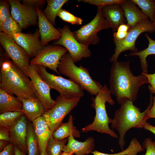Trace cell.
I'll use <instances>...</instances> for the list:
<instances>
[{"instance_id":"26","label":"cell","mask_w":155,"mask_h":155,"mask_svg":"<svg viewBox=\"0 0 155 155\" xmlns=\"http://www.w3.org/2000/svg\"><path fill=\"white\" fill-rule=\"evenodd\" d=\"M68 0H47V5L43 13L49 21L54 26L56 25L55 20L59 10Z\"/></svg>"},{"instance_id":"33","label":"cell","mask_w":155,"mask_h":155,"mask_svg":"<svg viewBox=\"0 0 155 155\" xmlns=\"http://www.w3.org/2000/svg\"><path fill=\"white\" fill-rule=\"evenodd\" d=\"M57 16L63 21L72 25H80L82 23L83 20L81 18L75 16L64 9L61 8L59 10Z\"/></svg>"},{"instance_id":"45","label":"cell","mask_w":155,"mask_h":155,"mask_svg":"<svg viewBox=\"0 0 155 155\" xmlns=\"http://www.w3.org/2000/svg\"><path fill=\"white\" fill-rule=\"evenodd\" d=\"M14 155H26V153L22 151L18 147L14 146Z\"/></svg>"},{"instance_id":"18","label":"cell","mask_w":155,"mask_h":155,"mask_svg":"<svg viewBox=\"0 0 155 155\" xmlns=\"http://www.w3.org/2000/svg\"><path fill=\"white\" fill-rule=\"evenodd\" d=\"M101 13L114 33L117 32L119 26L126 23L127 20L124 11L119 4H114L101 7Z\"/></svg>"},{"instance_id":"14","label":"cell","mask_w":155,"mask_h":155,"mask_svg":"<svg viewBox=\"0 0 155 155\" xmlns=\"http://www.w3.org/2000/svg\"><path fill=\"white\" fill-rule=\"evenodd\" d=\"M27 73L35 90L37 97L42 103L46 111L52 108L55 101L51 96V88L40 76L36 65H30Z\"/></svg>"},{"instance_id":"25","label":"cell","mask_w":155,"mask_h":155,"mask_svg":"<svg viewBox=\"0 0 155 155\" xmlns=\"http://www.w3.org/2000/svg\"><path fill=\"white\" fill-rule=\"evenodd\" d=\"M145 36L148 41V47L136 53L131 52L129 55L138 56L141 62L142 72L148 73V64L146 59L148 56L155 55V40L151 38L147 34H145Z\"/></svg>"},{"instance_id":"9","label":"cell","mask_w":155,"mask_h":155,"mask_svg":"<svg viewBox=\"0 0 155 155\" xmlns=\"http://www.w3.org/2000/svg\"><path fill=\"white\" fill-rule=\"evenodd\" d=\"M80 99H67L61 95L57 96L53 107L42 116L52 131L53 132L61 125L65 116L77 106Z\"/></svg>"},{"instance_id":"10","label":"cell","mask_w":155,"mask_h":155,"mask_svg":"<svg viewBox=\"0 0 155 155\" xmlns=\"http://www.w3.org/2000/svg\"><path fill=\"white\" fill-rule=\"evenodd\" d=\"M58 29L61 33V37L53 42V44L65 48L75 63L83 58H87L90 56L91 52L89 46L82 44L77 40L69 26L65 25L62 28Z\"/></svg>"},{"instance_id":"15","label":"cell","mask_w":155,"mask_h":155,"mask_svg":"<svg viewBox=\"0 0 155 155\" xmlns=\"http://www.w3.org/2000/svg\"><path fill=\"white\" fill-rule=\"evenodd\" d=\"M16 43L23 48L30 57H34L44 47L42 45L39 30L34 33H17L13 36Z\"/></svg>"},{"instance_id":"27","label":"cell","mask_w":155,"mask_h":155,"mask_svg":"<svg viewBox=\"0 0 155 155\" xmlns=\"http://www.w3.org/2000/svg\"><path fill=\"white\" fill-rule=\"evenodd\" d=\"M144 151V148L140 142L136 138H134L131 140L127 148L120 152L107 154L95 150L92 151L91 153L93 155H137L138 153Z\"/></svg>"},{"instance_id":"11","label":"cell","mask_w":155,"mask_h":155,"mask_svg":"<svg viewBox=\"0 0 155 155\" xmlns=\"http://www.w3.org/2000/svg\"><path fill=\"white\" fill-rule=\"evenodd\" d=\"M0 43L8 57L28 76L30 57L26 52L16 43L12 36L2 32H0Z\"/></svg>"},{"instance_id":"28","label":"cell","mask_w":155,"mask_h":155,"mask_svg":"<svg viewBox=\"0 0 155 155\" xmlns=\"http://www.w3.org/2000/svg\"><path fill=\"white\" fill-rule=\"evenodd\" d=\"M26 142L28 155H40L38 142L32 123H28Z\"/></svg>"},{"instance_id":"24","label":"cell","mask_w":155,"mask_h":155,"mask_svg":"<svg viewBox=\"0 0 155 155\" xmlns=\"http://www.w3.org/2000/svg\"><path fill=\"white\" fill-rule=\"evenodd\" d=\"M71 135L75 138L80 137V131L74 126L73 117L72 115L69 116L68 121L62 123L53 133L52 136L55 139L61 140L67 138Z\"/></svg>"},{"instance_id":"22","label":"cell","mask_w":155,"mask_h":155,"mask_svg":"<svg viewBox=\"0 0 155 155\" xmlns=\"http://www.w3.org/2000/svg\"><path fill=\"white\" fill-rule=\"evenodd\" d=\"M20 99L23 104L22 112L32 122L42 116L46 111L44 107L37 97Z\"/></svg>"},{"instance_id":"37","label":"cell","mask_w":155,"mask_h":155,"mask_svg":"<svg viewBox=\"0 0 155 155\" xmlns=\"http://www.w3.org/2000/svg\"><path fill=\"white\" fill-rule=\"evenodd\" d=\"M141 74L145 75L147 78L148 84H150L148 87L150 94H155V73L149 74L142 72Z\"/></svg>"},{"instance_id":"31","label":"cell","mask_w":155,"mask_h":155,"mask_svg":"<svg viewBox=\"0 0 155 155\" xmlns=\"http://www.w3.org/2000/svg\"><path fill=\"white\" fill-rule=\"evenodd\" d=\"M22 29L14 19L11 16L0 25V32L9 35L13 36L22 32Z\"/></svg>"},{"instance_id":"48","label":"cell","mask_w":155,"mask_h":155,"mask_svg":"<svg viewBox=\"0 0 155 155\" xmlns=\"http://www.w3.org/2000/svg\"><path fill=\"white\" fill-rule=\"evenodd\" d=\"M152 23L154 26L155 27V11L154 14L153 19V21L152 22Z\"/></svg>"},{"instance_id":"44","label":"cell","mask_w":155,"mask_h":155,"mask_svg":"<svg viewBox=\"0 0 155 155\" xmlns=\"http://www.w3.org/2000/svg\"><path fill=\"white\" fill-rule=\"evenodd\" d=\"M130 29V28L127 24L124 23L120 25L119 26L117 31L128 32Z\"/></svg>"},{"instance_id":"21","label":"cell","mask_w":155,"mask_h":155,"mask_svg":"<svg viewBox=\"0 0 155 155\" xmlns=\"http://www.w3.org/2000/svg\"><path fill=\"white\" fill-rule=\"evenodd\" d=\"M121 5L130 29L149 19L131 0H124Z\"/></svg>"},{"instance_id":"7","label":"cell","mask_w":155,"mask_h":155,"mask_svg":"<svg viewBox=\"0 0 155 155\" xmlns=\"http://www.w3.org/2000/svg\"><path fill=\"white\" fill-rule=\"evenodd\" d=\"M154 32L155 27L149 19L130 29L123 39L113 40L115 48L114 53L110 59V61L112 63L117 61L120 54L125 51L130 50L134 53L138 52L135 46V42L139 36L144 32L152 33Z\"/></svg>"},{"instance_id":"6","label":"cell","mask_w":155,"mask_h":155,"mask_svg":"<svg viewBox=\"0 0 155 155\" xmlns=\"http://www.w3.org/2000/svg\"><path fill=\"white\" fill-rule=\"evenodd\" d=\"M38 73L51 89L56 90L60 95L67 99L80 98L84 96L83 88L79 84L69 79L49 72L46 67L36 65Z\"/></svg>"},{"instance_id":"29","label":"cell","mask_w":155,"mask_h":155,"mask_svg":"<svg viewBox=\"0 0 155 155\" xmlns=\"http://www.w3.org/2000/svg\"><path fill=\"white\" fill-rule=\"evenodd\" d=\"M23 114L22 111L7 112L0 113V127L10 130Z\"/></svg>"},{"instance_id":"39","label":"cell","mask_w":155,"mask_h":155,"mask_svg":"<svg viewBox=\"0 0 155 155\" xmlns=\"http://www.w3.org/2000/svg\"><path fill=\"white\" fill-rule=\"evenodd\" d=\"M14 145L10 142L0 151V155H14Z\"/></svg>"},{"instance_id":"8","label":"cell","mask_w":155,"mask_h":155,"mask_svg":"<svg viewBox=\"0 0 155 155\" xmlns=\"http://www.w3.org/2000/svg\"><path fill=\"white\" fill-rule=\"evenodd\" d=\"M109 28L110 25L102 15L101 7H98L96 14L94 19L72 32L74 37L80 43L89 46L98 43L100 38L97 34L98 32Z\"/></svg>"},{"instance_id":"4","label":"cell","mask_w":155,"mask_h":155,"mask_svg":"<svg viewBox=\"0 0 155 155\" xmlns=\"http://www.w3.org/2000/svg\"><path fill=\"white\" fill-rule=\"evenodd\" d=\"M109 89L105 84L95 97L92 98L91 106L95 109V115L93 122L82 128L81 132L85 133L94 131L119 138V136L109 127L112 119L108 117L106 109V102L112 106L115 104Z\"/></svg>"},{"instance_id":"35","label":"cell","mask_w":155,"mask_h":155,"mask_svg":"<svg viewBox=\"0 0 155 155\" xmlns=\"http://www.w3.org/2000/svg\"><path fill=\"white\" fill-rule=\"evenodd\" d=\"M124 0H81L78 2H82L84 3L96 6L98 7H102L104 6L114 4H121Z\"/></svg>"},{"instance_id":"38","label":"cell","mask_w":155,"mask_h":155,"mask_svg":"<svg viewBox=\"0 0 155 155\" xmlns=\"http://www.w3.org/2000/svg\"><path fill=\"white\" fill-rule=\"evenodd\" d=\"M22 3L30 5L35 7L38 8L43 5L46 3V1L44 0H23Z\"/></svg>"},{"instance_id":"20","label":"cell","mask_w":155,"mask_h":155,"mask_svg":"<svg viewBox=\"0 0 155 155\" xmlns=\"http://www.w3.org/2000/svg\"><path fill=\"white\" fill-rule=\"evenodd\" d=\"M32 124L38 142L40 154L44 153L48 141L53 132L42 116L36 119Z\"/></svg>"},{"instance_id":"47","label":"cell","mask_w":155,"mask_h":155,"mask_svg":"<svg viewBox=\"0 0 155 155\" xmlns=\"http://www.w3.org/2000/svg\"><path fill=\"white\" fill-rule=\"evenodd\" d=\"M73 152L70 153H67L64 152H62L61 155H73Z\"/></svg>"},{"instance_id":"49","label":"cell","mask_w":155,"mask_h":155,"mask_svg":"<svg viewBox=\"0 0 155 155\" xmlns=\"http://www.w3.org/2000/svg\"><path fill=\"white\" fill-rule=\"evenodd\" d=\"M40 155H48L46 152L44 154H40Z\"/></svg>"},{"instance_id":"40","label":"cell","mask_w":155,"mask_h":155,"mask_svg":"<svg viewBox=\"0 0 155 155\" xmlns=\"http://www.w3.org/2000/svg\"><path fill=\"white\" fill-rule=\"evenodd\" d=\"M0 140L10 142L9 130L4 127H0Z\"/></svg>"},{"instance_id":"43","label":"cell","mask_w":155,"mask_h":155,"mask_svg":"<svg viewBox=\"0 0 155 155\" xmlns=\"http://www.w3.org/2000/svg\"><path fill=\"white\" fill-rule=\"evenodd\" d=\"M144 128L146 130L150 131L155 135V126L151 125L147 121L145 123Z\"/></svg>"},{"instance_id":"34","label":"cell","mask_w":155,"mask_h":155,"mask_svg":"<svg viewBox=\"0 0 155 155\" xmlns=\"http://www.w3.org/2000/svg\"><path fill=\"white\" fill-rule=\"evenodd\" d=\"M11 6L8 0L0 2V25L11 16Z\"/></svg>"},{"instance_id":"1","label":"cell","mask_w":155,"mask_h":155,"mask_svg":"<svg viewBox=\"0 0 155 155\" xmlns=\"http://www.w3.org/2000/svg\"><path fill=\"white\" fill-rule=\"evenodd\" d=\"M112 63L109 80L111 94L120 104L126 100L133 102L137 98L140 86L148 84L147 77L141 74L134 75L131 70L129 61Z\"/></svg>"},{"instance_id":"3","label":"cell","mask_w":155,"mask_h":155,"mask_svg":"<svg viewBox=\"0 0 155 155\" xmlns=\"http://www.w3.org/2000/svg\"><path fill=\"white\" fill-rule=\"evenodd\" d=\"M150 94V102L143 112L135 106L133 102L126 100L121 103L116 110L111 123V127L116 130L119 134L118 144L122 150L125 144V137L127 131L133 128L143 129L148 120L147 113L153 103L152 94Z\"/></svg>"},{"instance_id":"17","label":"cell","mask_w":155,"mask_h":155,"mask_svg":"<svg viewBox=\"0 0 155 155\" xmlns=\"http://www.w3.org/2000/svg\"><path fill=\"white\" fill-rule=\"evenodd\" d=\"M26 117L24 114L22 115L9 130V133L10 142L23 152L28 154L26 139L28 123Z\"/></svg>"},{"instance_id":"2","label":"cell","mask_w":155,"mask_h":155,"mask_svg":"<svg viewBox=\"0 0 155 155\" xmlns=\"http://www.w3.org/2000/svg\"><path fill=\"white\" fill-rule=\"evenodd\" d=\"M0 67V88L20 99L37 97L28 76L11 60L2 57Z\"/></svg>"},{"instance_id":"5","label":"cell","mask_w":155,"mask_h":155,"mask_svg":"<svg viewBox=\"0 0 155 155\" xmlns=\"http://www.w3.org/2000/svg\"><path fill=\"white\" fill-rule=\"evenodd\" d=\"M58 69L59 73L80 85L92 95L96 96L102 88L103 86L92 78L86 68L75 64L69 53L65 54L61 59Z\"/></svg>"},{"instance_id":"16","label":"cell","mask_w":155,"mask_h":155,"mask_svg":"<svg viewBox=\"0 0 155 155\" xmlns=\"http://www.w3.org/2000/svg\"><path fill=\"white\" fill-rule=\"evenodd\" d=\"M38 18L39 30L42 45L44 46L49 42L59 39L61 34L47 19L41 10L36 7Z\"/></svg>"},{"instance_id":"19","label":"cell","mask_w":155,"mask_h":155,"mask_svg":"<svg viewBox=\"0 0 155 155\" xmlns=\"http://www.w3.org/2000/svg\"><path fill=\"white\" fill-rule=\"evenodd\" d=\"M67 142L63 151L67 153L73 152L75 155H87L93 151L95 147L94 137H88L84 142L77 140L73 136L67 138Z\"/></svg>"},{"instance_id":"32","label":"cell","mask_w":155,"mask_h":155,"mask_svg":"<svg viewBox=\"0 0 155 155\" xmlns=\"http://www.w3.org/2000/svg\"><path fill=\"white\" fill-rule=\"evenodd\" d=\"M140 8L143 13L152 22L155 11V0H131Z\"/></svg>"},{"instance_id":"46","label":"cell","mask_w":155,"mask_h":155,"mask_svg":"<svg viewBox=\"0 0 155 155\" xmlns=\"http://www.w3.org/2000/svg\"><path fill=\"white\" fill-rule=\"evenodd\" d=\"M10 142L9 141L0 140V150L2 151L4 148Z\"/></svg>"},{"instance_id":"41","label":"cell","mask_w":155,"mask_h":155,"mask_svg":"<svg viewBox=\"0 0 155 155\" xmlns=\"http://www.w3.org/2000/svg\"><path fill=\"white\" fill-rule=\"evenodd\" d=\"M128 32L117 31L113 33V40H121L125 38L128 33Z\"/></svg>"},{"instance_id":"42","label":"cell","mask_w":155,"mask_h":155,"mask_svg":"<svg viewBox=\"0 0 155 155\" xmlns=\"http://www.w3.org/2000/svg\"><path fill=\"white\" fill-rule=\"evenodd\" d=\"M153 103L147 113L148 119L151 118H155V96L153 97Z\"/></svg>"},{"instance_id":"36","label":"cell","mask_w":155,"mask_h":155,"mask_svg":"<svg viewBox=\"0 0 155 155\" xmlns=\"http://www.w3.org/2000/svg\"><path fill=\"white\" fill-rule=\"evenodd\" d=\"M142 146L146 150L145 155H155V141H153L150 137L146 138L144 141Z\"/></svg>"},{"instance_id":"23","label":"cell","mask_w":155,"mask_h":155,"mask_svg":"<svg viewBox=\"0 0 155 155\" xmlns=\"http://www.w3.org/2000/svg\"><path fill=\"white\" fill-rule=\"evenodd\" d=\"M23 104L21 99L0 88V113L22 111Z\"/></svg>"},{"instance_id":"13","label":"cell","mask_w":155,"mask_h":155,"mask_svg":"<svg viewBox=\"0 0 155 155\" xmlns=\"http://www.w3.org/2000/svg\"><path fill=\"white\" fill-rule=\"evenodd\" d=\"M8 1L11 6V16L22 29H25L36 24L38 18L36 7L22 4L20 0Z\"/></svg>"},{"instance_id":"12","label":"cell","mask_w":155,"mask_h":155,"mask_svg":"<svg viewBox=\"0 0 155 155\" xmlns=\"http://www.w3.org/2000/svg\"><path fill=\"white\" fill-rule=\"evenodd\" d=\"M67 52L65 48L60 45L44 46L31 60L30 65L43 66L59 74L58 65L62 57Z\"/></svg>"},{"instance_id":"30","label":"cell","mask_w":155,"mask_h":155,"mask_svg":"<svg viewBox=\"0 0 155 155\" xmlns=\"http://www.w3.org/2000/svg\"><path fill=\"white\" fill-rule=\"evenodd\" d=\"M67 142V139L59 140L52 136L48 141L46 152L48 155H61Z\"/></svg>"}]
</instances>
